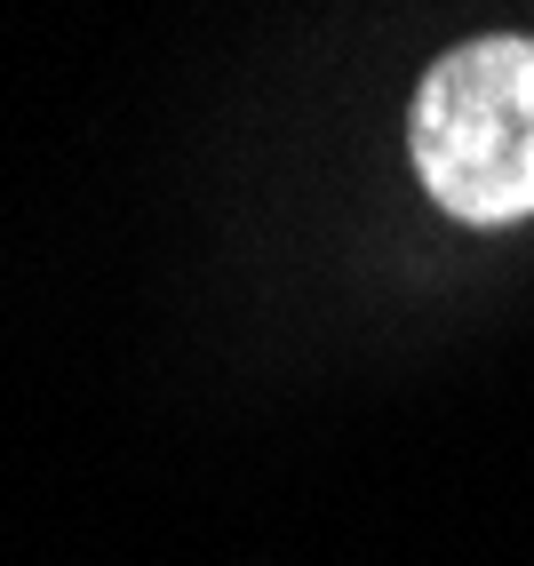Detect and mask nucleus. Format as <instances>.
<instances>
[{
  "label": "nucleus",
  "mask_w": 534,
  "mask_h": 566,
  "mask_svg": "<svg viewBox=\"0 0 534 566\" xmlns=\"http://www.w3.org/2000/svg\"><path fill=\"white\" fill-rule=\"evenodd\" d=\"M415 168L463 223L534 216V41L486 32L447 49L415 96Z\"/></svg>",
  "instance_id": "obj_1"
}]
</instances>
